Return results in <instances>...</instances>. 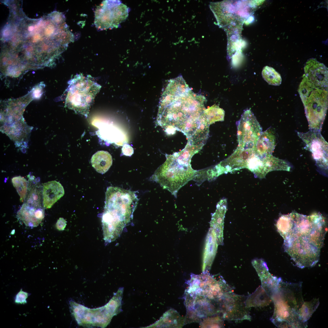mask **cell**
<instances>
[{"label":"cell","mask_w":328,"mask_h":328,"mask_svg":"<svg viewBox=\"0 0 328 328\" xmlns=\"http://www.w3.org/2000/svg\"><path fill=\"white\" fill-rule=\"evenodd\" d=\"M261 158L262 170L265 176L272 171H290V167L286 161L274 157L272 154L266 155Z\"/></svg>","instance_id":"cb8c5ba5"},{"label":"cell","mask_w":328,"mask_h":328,"mask_svg":"<svg viewBox=\"0 0 328 328\" xmlns=\"http://www.w3.org/2000/svg\"><path fill=\"white\" fill-rule=\"evenodd\" d=\"M217 245L215 233L210 228L206 237L203 257V272H209L216 255Z\"/></svg>","instance_id":"ffe728a7"},{"label":"cell","mask_w":328,"mask_h":328,"mask_svg":"<svg viewBox=\"0 0 328 328\" xmlns=\"http://www.w3.org/2000/svg\"><path fill=\"white\" fill-rule=\"evenodd\" d=\"M247 296L229 292L219 300L220 315L224 320L229 321H250L249 308L246 306Z\"/></svg>","instance_id":"7c38bea8"},{"label":"cell","mask_w":328,"mask_h":328,"mask_svg":"<svg viewBox=\"0 0 328 328\" xmlns=\"http://www.w3.org/2000/svg\"><path fill=\"white\" fill-rule=\"evenodd\" d=\"M275 146V138L269 129L262 132L253 148L255 154L262 157L272 154Z\"/></svg>","instance_id":"44dd1931"},{"label":"cell","mask_w":328,"mask_h":328,"mask_svg":"<svg viewBox=\"0 0 328 328\" xmlns=\"http://www.w3.org/2000/svg\"><path fill=\"white\" fill-rule=\"evenodd\" d=\"M251 263L260 279L261 287L271 299L277 292L282 279L271 274L266 263L263 259H255Z\"/></svg>","instance_id":"2e32d148"},{"label":"cell","mask_w":328,"mask_h":328,"mask_svg":"<svg viewBox=\"0 0 328 328\" xmlns=\"http://www.w3.org/2000/svg\"><path fill=\"white\" fill-rule=\"evenodd\" d=\"M321 131L311 129L305 133L298 132V136L306 145V148L312 153L320 172L328 169V143L321 135Z\"/></svg>","instance_id":"4fadbf2b"},{"label":"cell","mask_w":328,"mask_h":328,"mask_svg":"<svg viewBox=\"0 0 328 328\" xmlns=\"http://www.w3.org/2000/svg\"><path fill=\"white\" fill-rule=\"evenodd\" d=\"M272 300L261 286L258 288L252 294L247 296L245 303L246 306H264L269 304Z\"/></svg>","instance_id":"d4e9b609"},{"label":"cell","mask_w":328,"mask_h":328,"mask_svg":"<svg viewBox=\"0 0 328 328\" xmlns=\"http://www.w3.org/2000/svg\"><path fill=\"white\" fill-rule=\"evenodd\" d=\"M262 75L263 79L269 84L279 86L281 83L280 75L272 67L268 66L264 67L262 72Z\"/></svg>","instance_id":"83f0119b"},{"label":"cell","mask_w":328,"mask_h":328,"mask_svg":"<svg viewBox=\"0 0 328 328\" xmlns=\"http://www.w3.org/2000/svg\"><path fill=\"white\" fill-rule=\"evenodd\" d=\"M190 280L193 294L215 300H219L233 289L219 274L212 275L203 272L199 275L192 274Z\"/></svg>","instance_id":"30bf717a"},{"label":"cell","mask_w":328,"mask_h":328,"mask_svg":"<svg viewBox=\"0 0 328 328\" xmlns=\"http://www.w3.org/2000/svg\"><path fill=\"white\" fill-rule=\"evenodd\" d=\"M203 114L206 120L210 125L216 121H223L225 112L222 109L215 105L206 109Z\"/></svg>","instance_id":"4316f807"},{"label":"cell","mask_w":328,"mask_h":328,"mask_svg":"<svg viewBox=\"0 0 328 328\" xmlns=\"http://www.w3.org/2000/svg\"><path fill=\"white\" fill-rule=\"evenodd\" d=\"M238 147L253 149L262 132V129L250 109L245 110L237 122Z\"/></svg>","instance_id":"8fae6325"},{"label":"cell","mask_w":328,"mask_h":328,"mask_svg":"<svg viewBox=\"0 0 328 328\" xmlns=\"http://www.w3.org/2000/svg\"><path fill=\"white\" fill-rule=\"evenodd\" d=\"M91 163L92 167L97 172L103 174L108 170L112 165V157L107 151H98L92 157Z\"/></svg>","instance_id":"603a6c76"},{"label":"cell","mask_w":328,"mask_h":328,"mask_svg":"<svg viewBox=\"0 0 328 328\" xmlns=\"http://www.w3.org/2000/svg\"><path fill=\"white\" fill-rule=\"evenodd\" d=\"M40 191L38 188H32L28 193L26 203L34 206H41Z\"/></svg>","instance_id":"4dcf8cb0"},{"label":"cell","mask_w":328,"mask_h":328,"mask_svg":"<svg viewBox=\"0 0 328 328\" xmlns=\"http://www.w3.org/2000/svg\"><path fill=\"white\" fill-rule=\"evenodd\" d=\"M227 206L226 199L220 200L217 204L216 210L212 214L210 222V228L215 233L218 245L223 244L224 220Z\"/></svg>","instance_id":"ac0fdd59"},{"label":"cell","mask_w":328,"mask_h":328,"mask_svg":"<svg viewBox=\"0 0 328 328\" xmlns=\"http://www.w3.org/2000/svg\"><path fill=\"white\" fill-rule=\"evenodd\" d=\"M319 304V298L313 299L309 302H304L299 312L300 319L303 322L307 323V321L316 310Z\"/></svg>","instance_id":"484cf974"},{"label":"cell","mask_w":328,"mask_h":328,"mask_svg":"<svg viewBox=\"0 0 328 328\" xmlns=\"http://www.w3.org/2000/svg\"><path fill=\"white\" fill-rule=\"evenodd\" d=\"M12 181L20 197V201L24 202L27 193V181L23 177L19 176L13 177Z\"/></svg>","instance_id":"f1b7e54d"},{"label":"cell","mask_w":328,"mask_h":328,"mask_svg":"<svg viewBox=\"0 0 328 328\" xmlns=\"http://www.w3.org/2000/svg\"><path fill=\"white\" fill-rule=\"evenodd\" d=\"M43 84H38L34 87L31 91L34 99H37L40 97L42 94L43 88Z\"/></svg>","instance_id":"d6a6232c"},{"label":"cell","mask_w":328,"mask_h":328,"mask_svg":"<svg viewBox=\"0 0 328 328\" xmlns=\"http://www.w3.org/2000/svg\"><path fill=\"white\" fill-rule=\"evenodd\" d=\"M33 99L30 92L20 98L6 101L4 104V109L1 111V121L10 123L22 119L25 108Z\"/></svg>","instance_id":"9a60e30c"},{"label":"cell","mask_w":328,"mask_h":328,"mask_svg":"<svg viewBox=\"0 0 328 328\" xmlns=\"http://www.w3.org/2000/svg\"><path fill=\"white\" fill-rule=\"evenodd\" d=\"M130 10L120 0H104L95 10L94 25L101 30L117 28L126 19Z\"/></svg>","instance_id":"9c48e42d"},{"label":"cell","mask_w":328,"mask_h":328,"mask_svg":"<svg viewBox=\"0 0 328 328\" xmlns=\"http://www.w3.org/2000/svg\"><path fill=\"white\" fill-rule=\"evenodd\" d=\"M123 288H119L109 301L104 306L90 309L73 300L69 302L71 312L80 325L88 327L105 328L113 317L121 311Z\"/></svg>","instance_id":"52a82bcc"},{"label":"cell","mask_w":328,"mask_h":328,"mask_svg":"<svg viewBox=\"0 0 328 328\" xmlns=\"http://www.w3.org/2000/svg\"><path fill=\"white\" fill-rule=\"evenodd\" d=\"M203 146L187 142L181 151L172 155L166 154V161L155 170L149 179L159 183L176 197L179 190L194 179L197 171L191 167V159Z\"/></svg>","instance_id":"5b68a950"},{"label":"cell","mask_w":328,"mask_h":328,"mask_svg":"<svg viewBox=\"0 0 328 328\" xmlns=\"http://www.w3.org/2000/svg\"><path fill=\"white\" fill-rule=\"evenodd\" d=\"M4 3L9 15L1 32L2 73L15 77L29 70L54 65L74 40L64 15L54 11L32 19L23 11L21 1Z\"/></svg>","instance_id":"6da1fadb"},{"label":"cell","mask_w":328,"mask_h":328,"mask_svg":"<svg viewBox=\"0 0 328 328\" xmlns=\"http://www.w3.org/2000/svg\"><path fill=\"white\" fill-rule=\"evenodd\" d=\"M66 223L67 221L63 218L60 217L56 223V227L59 231L63 230L66 225Z\"/></svg>","instance_id":"e575fe53"},{"label":"cell","mask_w":328,"mask_h":328,"mask_svg":"<svg viewBox=\"0 0 328 328\" xmlns=\"http://www.w3.org/2000/svg\"><path fill=\"white\" fill-rule=\"evenodd\" d=\"M138 200L135 192L118 187L107 188L101 220L105 242L113 241L120 236L132 219Z\"/></svg>","instance_id":"277c9868"},{"label":"cell","mask_w":328,"mask_h":328,"mask_svg":"<svg viewBox=\"0 0 328 328\" xmlns=\"http://www.w3.org/2000/svg\"><path fill=\"white\" fill-rule=\"evenodd\" d=\"M30 295L26 292L22 291V289L16 295L15 298V302L17 304H24L27 302L26 299Z\"/></svg>","instance_id":"1f68e13d"},{"label":"cell","mask_w":328,"mask_h":328,"mask_svg":"<svg viewBox=\"0 0 328 328\" xmlns=\"http://www.w3.org/2000/svg\"><path fill=\"white\" fill-rule=\"evenodd\" d=\"M206 101L192 91L181 76L171 79L160 98L157 124L168 133L178 130L189 138L199 126Z\"/></svg>","instance_id":"3957f363"},{"label":"cell","mask_w":328,"mask_h":328,"mask_svg":"<svg viewBox=\"0 0 328 328\" xmlns=\"http://www.w3.org/2000/svg\"><path fill=\"white\" fill-rule=\"evenodd\" d=\"M255 154L253 149H244L238 147L228 158L222 161L215 167L219 175L247 168L249 159Z\"/></svg>","instance_id":"5bb4252c"},{"label":"cell","mask_w":328,"mask_h":328,"mask_svg":"<svg viewBox=\"0 0 328 328\" xmlns=\"http://www.w3.org/2000/svg\"><path fill=\"white\" fill-rule=\"evenodd\" d=\"M224 319L220 315L208 317L200 322L202 328H222L224 326Z\"/></svg>","instance_id":"f546056e"},{"label":"cell","mask_w":328,"mask_h":328,"mask_svg":"<svg viewBox=\"0 0 328 328\" xmlns=\"http://www.w3.org/2000/svg\"><path fill=\"white\" fill-rule=\"evenodd\" d=\"M64 194V188L59 182L53 180L43 183V207L46 209L51 208Z\"/></svg>","instance_id":"d6986e66"},{"label":"cell","mask_w":328,"mask_h":328,"mask_svg":"<svg viewBox=\"0 0 328 328\" xmlns=\"http://www.w3.org/2000/svg\"><path fill=\"white\" fill-rule=\"evenodd\" d=\"M302 284L283 282L279 283L277 292L271 298L274 304L271 322L279 328H306L307 323L299 316V309L304 302L302 294Z\"/></svg>","instance_id":"8992f818"},{"label":"cell","mask_w":328,"mask_h":328,"mask_svg":"<svg viewBox=\"0 0 328 328\" xmlns=\"http://www.w3.org/2000/svg\"><path fill=\"white\" fill-rule=\"evenodd\" d=\"M184 325V318L173 309L167 311L160 319L146 328H181Z\"/></svg>","instance_id":"7402d4cb"},{"label":"cell","mask_w":328,"mask_h":328,"mask_svg":"<svg viewBox=\"0 0 328 328\" xmlns=\"http://www.w3.org/2000/svg\"><path fill=\"white\" fill-rule=\"evenodd\" d=\"M123 154L126 156H130L133 153L134 151L133 148L128 144H125L122 149Z\"/></svg>","instance_id":"836d02e7"},{"label":"cell","mask_w":328,"mask_h":328,"mask_svg":"<svg viewBox=\"0 0 328 328\" xmlns=\"http://www.w3.org/2000/svg\"><path fill=\"white\" fill-rule=\"evenodd\" d=\"M65 106L77 114L87 117L90 109L101 86L88 75L77 74L68 82Z\"/></svg>","instance_id":"ba28073f"},{"label":"cell","mask_w":328,"mask_h":328,"mask_svg":"<svg viewBox=\"0 0 328 328\" xmlns=\"http://www.w3.org/2000/svg\"><path fill=\"white\" fill-rule=\"evenodd\" d=\"M44 210L41 206H35L26 203L23 204L17 212V217L26 226H38L44 217Z\"/></svg>","instance_id":"e0dca14e"},{"label":"cell","mask_w":328,"mask_h":328,"mask_svg":"<svg viewBox=\"0 0 328 328\" xmlns=\"http://www.w3.org/2000/svg\"><path fill=\"white\" fill-rule=\"evenodd\" d=\"M276 226L284 239V248L298 267L314 266L319 260L320 250L327 232L321 215L306 216L292 212L282 215Z\"/></svg>","instance_id":"7a4b0ae2"}]
</instances>
